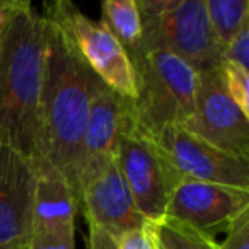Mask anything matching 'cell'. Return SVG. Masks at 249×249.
Instances as JSON below:
<instances>
[{"instance_id": "3957f363", "label": "cell", "mask_w": 249, "mask_h": 249, "mask_svg": "<svg viewBox=\"0 0 249 249\" xmlns=\"http://www.w3.org/2000/svg\"><path fill=\"white\" fill-rule=\"evenodd\" d=\"M135 72L133 118L140 132L156 137L166 126H184L195 111L198 72L160 48H140L130 55Z\"/></svg>"}, {"instance_id": "7c38bea8", "label": "cell", "mask_w": 249, "mask_h": 249, "mask_svg": "<svg viewBox=\"0 0 249 249\" xmlns=\"http://www.w3.org/2000/svg\"><path fill=\"white\" fill-rule=\"evenodd\" d=\"M31 235L26 249H77L75 217L79 201L65 178L39 162Z\"/></svg>"}, {"instance_id": "30bf717a", "label": "cell", "mask_w": 249, "mask_h": 249, "mask_svg": "<svg viewBox=\"0 0 249 249\" xmlns=\"http://www.w3.org/2000/svg\"><path fill=\"white\" fill-rule=\"evenodd\" d=\"M38 166L0 142V246L26 249L31 235Z\"/></svg>"}, {"instance_id": "ba28073f", "label": "cell", "mask_w": 249, "mask_h": 249, "mask_svg": "<svg viewBox=\"0 0 249 249\" xmlns=\"http://www.w3.org/2000/svg\"><path fill=\"white\" fill-rule=\"evenodd\" d=\"M183 128L217 149L249 159V116L227 94L220 67L198 72L195 111Z\"/></svg>"}, {"instance_id": "44dd1931", "label": "cell", "mask_w": 249, "mask_h": 249, "mask_svg": "<svg viewBox=\"0 0 249 249\" xmlns=\"http://www.w3.org/2000/svg\"><path fill=\"white\" fill-rule=\"evenodd\" d=\"M89 249H118L116 241L106 232L89 225Z\"/></svg>"}, {"instance_id": "2e32d148", "label": "cell", "mask_w": 249, "mask_h": 249, "mask_svg": "<svg viewBox=\"0 0 249 249\" xmlns=\"http://www.w3.org/2000/svg\"><path fill=\"white\" fill-rule=\"evenodd\" d=\"M159 249H217V242L173 218L152 224Z\"/></svg>"}, {"instance_id": "4fadbf2b", "label": "cell", "mask_w": 249, "mask_h": 249, "mask_svg": "<svg viewBox=\"0 0 249 249\" xmlns=\"http://www.w3.org/2000/svg\"><path fill=\"white\" fill-rule=\"evenodd\" d=\"M79 210L86 215L90 227L101 229L114 241L124 232L149 224L137 210L116 159L82 184Z\"/></svg>"}, {"instance_id": "8fae6325", "label": "cell", "mask_w": 249, "mask_h": 249, "mask_svg": "<svg viewBox=\"0 0 249 249\" xmlns=\"http://www.w3.org/2000/svg\"><path fill=\"white\" fill-rule=\"evenodd\" d=\"M133 124L132 99L104 86L94 97L82 135L77 164V200L82 184L114 159L120 137Z\"/></svg>"}, {"instance_id": "ffe728a7", "label": "cell", "mask_w": 249, "mask_h": 249, "mask_svg": "<svg viewBox=\"0 0 249 249\" xmlns=\"http://www.w3.org/2000/svg\"><path fill=\"white\" fill-rule=\"evenodd\" d=\"M118 249H159L152 224H145L143 227L124 232L116 239Z\"/></svg>"}, {"instance_id": "5bb4252c", "label": "cell", "mask_w": 249, "mask_h": 249, "mask_svg": "<svg viewBox=\"0 0 249 249\" xmlns=\"http://www.w3.org/2000/svg\"><path fill=\"white\" fill-rule=\"evenodd\" d=\"M103 22L116 36L124 52L135 53L142 46V18L137 0H104Z\"/></svg>"}, {"instance_id": "d6986e66", "label": "cell", "mask_w": 249, "mask_h": 249, "mask_svg": "<svg viewBox=\"0 0 249 249\" xmlns=\"http://www.w3.org/2000/svg\"><path fill=\"white\" fill-rule=\"evenodd\" d=\"M217 249H249V208L232 220Z\"/></svg>"}, {"instance_id": "9a60e30c", "label": "cell", "mask_w": 249, "mask_h": 249, "mask_svg": "<svg viewBox=\"0 0 249 249\" xmlns=\"http://www.w3.org/2000/svg\"><path fill=\"white\" fill-rule=\"evenodd\" d=\"M205 7L220 50H224L235 35L249 24L248 0H205Z\"/></svg>"}, {"instance_id": "7402d4cb", "label": "cell", "mask_w": 249, "mask_h": 249, "mask_svg": "<svg viewBox=\"0 0 249 249\" xmlns=\"http://www.w3.org/2000/svg\"><path fill=\"white\" fill-rule=\"evenodd\" d=\"M9 9H11V0H0V41H2V35H4Z\"/></svg>"}, {"instance_id": "ac0fdd59", "label": "cell", "mask_w": 249, "mask_h": 249, "mask_svg": "<svg viewBox=\"0 0 249 249\" xmlns=\"http://www.w3.org/2000/svg\"><path fill=\"white\" fill-rule=\"evenodd\" d=\"M248 58H249V24H246L235 35V38L222 50V63H231V65L249 70Z\"/></svg>"}, {"instance_id": "e0dca14e", "label": "cell", "mask_w": 249, "mask_h": 249, "mask_svg": "<svg viewBox=\"0 0 249 249\" xmlns=\"http://www.w3.org/2000/svg\"><path fill=\"white\" fill-rule=\"evenodd\" d=\"M220 70L227 94L237 104L239 109L249 116V70L231 63H222Z\"/></svg>"}, {"instance_id": "277c9868", "label": "cell", "mask_w": 249, "mask_h": 249, "mask_svg": "<svg viewBox=\"0 0 249 249\" xmlns=\"http://www.w3.org/2000/svg\"><path fill=\"white\" fill-rule=\"evenodd\" d=\"M142 46L174 53L196 72L218 69L222 50L215 39L205 0H140Z\"/></svg>"}, {"instance_id": "603a6c76", "label": "cell", "mask_w": 249, "mask_h": 249, "mask_svg": "<svg viewBox=\"0 0 249 249\" xmlns=\"http://www.w3.org/2000/svg\"><path fill=\"white\" fill-rule=\"evenodd\" d=\"M0 249H11V248H2V246H0Z\"/></svg>"}, {"instance_id": "8992f818", "label": "cell", "mask_w": 249, "mask_h": 249, "mask_svg": "<svg viewBox=\"0 0 249 249\" xmlns=\"http://www.w3.org/2000/svg\"><path fill=\"white\" fill-rule=\"evenodd\" d=\"M114 159L140 215L149 224L162 222L171 193L179 181L169 169L156 140L133 124L120 137Z\"/></svg>"}, {"instance_id": "6da1fadb", "label": "cell", "mask_w": 249, "mask_h": 249, "mask_svg": "<svg viewBox=\"0 0 249 249\" xmlns=\"http://www.w3.org/2000/svg\"><path fill=\"white\" fill-rule=\"evenodd\" d=\"M45 19L41 162L55 167L77 198V164L82 135L94 97L106 84L79 55L65 31L50 18L45 16Z\"/></svg>"}, {"instance_id": "7a4b0ae2", "label": "cell", "mask_w": 249, "mask_h": 249, "mask_svg": "<svg viewBox=\"0 0 249 249\" xmlns=\"http://www.w3.org/2000/svg\"><path fill=\"white\" fill-rule=\"evenodd\" d=\"M46 19L29 2L11 0L0 41V142L39 164Z\"/></svg>"}, {"instance_id": "52a82bcc", "label": "cell", "mask_w": 249, "mask_h": 249, "mask_svg": "<svg viewBox=\"0 0 249 249\" xmlns=\"http://www.w3.org/2000/svg\"><path fill=\"white\" fill-rule=\"evenodd\" d=\"M154 140L178 181L195 179L249 191V159L217 149L176 124L166 126Z\"/></svg>"}, {"instance_id": "9c48e42d", "label": "cell", "mask_w": 249, "mask_h": 249, "mask_svg": "<svg viewBox=\"0 0 249 249\" xmlns=\"http://www.w3.org/2000/svg\"><path fill=\"white\" fill-rule=\"evenodd\" d=\"M249 208V191L224 184L181 179L167 203L166 218H173L213 239L227 231L235 217Z\"/></svg>"}, {"instance_id": "5b68a950", "label": "cell", "mask_w": 249, "mask_h": 249, "mask_svg": "<svg viewBox=\"0 0 249 249\" xmlns=\"http://www.w3.org/2000/svg\"><path fill=\"white\" fill-rule=\"evenodd\" d=\"M45 16L65 31L79 55L103 84L120 96L135 99V72L132 60L103 21L89 19L67 0L50 4Z\"/></svg>"}]
</instances>
